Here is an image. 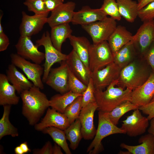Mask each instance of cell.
<instances>
[{
	"label": "cell",
	"mask_w": 154,
	"mask_h": 154,
	"mask_svg": "<svg viewBox=\"0 0 154 154\" xmlns=\"http://www.w3.org/2000/svg\"><path fill=\"white\" fill-rule=\"evenodd\" d=\"M39 88L33 85L20 94L22 101V113L29 124L35 125L49 106V100Z\"/></svg>",
	"instance_id": "obj_1"
},
{
	"label": "cell",
	"mask_w": 154,
	"mask_h": 154,
	"mask_svg": "<svg viewBox=\"0 0 154 154\" xmlns=\"http://www.w3.org/2000/svg\"><path fill=\"white\" fill-rule=\"evenodd\" d=\"M118 83V80L113 81L104 91L95 89L94 95L99 111L108 112L124 102L130 101L132 90L121 86L116 87Z\"/></svg>",
	"instance_id": "obj_2"
},
{
	"label": "cell",
	"mask_w": 154,
	"mask_h": 154,
	"mask_svg": "<svg viewBox=\"0 0 154 154\" xmlns=\"http://www.w3.org/2000/svg\"><path fill=\"white\" fill-rule=\"evenodd\" d=\"M136 59L121 69L118 79V85L132 90L145 82L153 72L147 62L143 63Z\"/></svg>",
	"instance_id": "obj_3"
},
{
	"label": "cell",
	"mask_w": 154,
	"mask_h": 154,
	"mask_svg": "<svg viewBox=\"0 0 154 154\" xmlns=\"http://www.w3.org/2000/svg\"><path fill=\"white\" fill-rule=\"evenodd\" d=\"M98 116V125L96 135L87 149L89 154H97L103 150L101 141L105 137L114 134H126L124 130L112 122L108 112L99 111Z\"/></svg>",
	"instance_id": "obj_4"
},
{
	"label": "cell",
	"mask_w": 154,
	"mask_h": 154,
	"mask_svg": "<svg viewBox=\"0 0 154 154\" xmlns=\"http://www.w3.org/2000/svg\"><path fill=\"white\" fill-rule=\"evenodd\" d=\"M36 45L38 47L43 46L44 49L45 62L42 80L45 82L52 65L56 62L66 61L67 55L62 53L54 46L48 31L44 33L41 38L36 41Z\"/></svg>",
	"instance_id": "obj_5"
},
{
	"label": "cell",
	"mask_w": 154,
	"mask_h": 154,
	"mask_svg": "<svg viewBox=\"0 0 154 154\" xmlns=\"http://www.w3.org/2000/svg\"><path fill=\"white\" fill-rule=\"evenodd\" d=\"M89 56V68L92 72L114 62L113 55L107 41L91 44Z\"/></svg>",
	"instance_id": "obj_6"
},
{
	"label": "cell",
	"mask_w": 154,
	"mask_h": 154,
	"mask_svg": "<svg viewBox=\"0 0 154 154\" xmlns=\"http://www.w3.org/2000/svg\"><path fill=\"white\" fill-rule=\"evenodd\" d=\"M116 21L107 17L102 20L81 26L90 36L93 44H96L107 41L117 26Z\"/></svg>",
	"instance_id": "obj_7"
},
{
	"label": "cell",
	"mask_w": 154,
	"mask_h": 154,
	"mask_svg": "<svg viewBox=\"0 0 154 154\" xmlns=\"http://www.w3.org/2000/svg\"><path fill=\"white\" fill-rule=\"evenodd\" d=\"M12 64L21 69L33 85L42 90L44 88L41 77L44 68L40 64L33 63L22 57L17 53L10 55Z\"/></svg>",
	"instance_id": "obj_8"
},
{
	"label": "cell",
	"mask_w": 154,
	"mask_h": 154,
	"mask_svg": "<svg viewBox=\"0 0 154 154\" xmlns=\"http://www.w3.org/2000/svg\"><path fill=\"white\" fill-rule=\"evenodd\" d=\"M131 40L138 56L143 58L154 41V19L143 22Z\"/></svg>",
	"instance_id": "obj_9"
},
{
	"label": "cell",
	"mask_w": 154,
	"mask_h": 154,
	"mask_svg": "<svg viewBox=\"0 0 154 154\" xmlns=\"http://www.w3.org/2000/svg\"><path fill=\"white\" fill-rule=\"evenodd\" d=\"M68 70L66 61H62L59 67L51 68L45 83L61 94L69 91L68 85Z\"/></svg>",
	"instance_id": "obj_10"
},
{
	"label": "cell",
	"mask_w": 154,
	"mask_h": 154,
	"mask_svg": "<svg viewBox=\"0 0 154 154\" xmlns=\"http://www.w3.org/2000/svg\"><path fill=\"white\" fill-rule=\"evenodd\" d=\"M121 69L114 62L104 68L92 72V78L95 89L103 90L117 80Z\"/></svg>",
	"instance_id": "obj_11"
},
{
	"label": "cell",
	"mask_w": 154,
	"mask_h": 154,
	"mask_svg": "<svg viewBox=\"0 0 154 154\" xmlns=\"http://www.w3.org/2000/svg\"><path fill=\"white\" fill-rule=\"evenodd\" d=\"M149 120L143 116L138 108L122 121L120 127L131 137H135L144 133L149 126Z\"/></svg>",
	"instance_id": "obj_12"
},
{
	"label": "cell",
	"mask_w": 154,
	"mask_h": 154,
	"mask_svg": "<svg viewBox=\"0 0 154 154\" xmlns=\"http://www.w3.org/2000/svg\"><path fill=\"white\" fill-rule=\"evenodd\" d=\"M15 46L17 54L26 60L40 64L45 59V54L38 50L31 37L20 36Z\"/></svg>",
	"instance_id": "obj_13"
},
{
	"label": "cell",
	"mask_w": 154,
	"mask_h": 154,
	"mask_svg": "<svg viewBox=\"0 0 154 154\" xmlns=\"http://www.w3.org/2000/svg\"><path fill=\"white\" fill-rule=\"evenodd\" d=\"M21 22L19 27L20 36L31 37L38 33L47 23L48 14L29 15L22 12Z\"/></svg>",
	"instance_id": "obj_14"
},
{
	"label": "cell",
	"mask_w": 154,
	"mask_h": 154,
	"mask_svg": "<svg viewBox=\"0 0 154 154\" xmlns=\"http://www.w3.org/2000/svg\"><path fill=\"white\" fill-rule=\"evenodd\" d=\"M98 108L96 101L91 102L82 107L78 118L81 124L82 137L85 140L92 139L96 135V130L94 123V112Z\"/></svg>",
	"instance_id": "obj_15"
},
{
	"label": "cell",
	"mask_w": 154,
	"mask_h": 154,
	"mask_svg": "<svg viewBox=\"0 0 154 154\" xmlns=\"http://www.w3.org/2000/svg\"><path fill=\"white\" fill-rule=\"evenodd\" d=\"M70 125L64 114L49 108L40 122L35 125V128L37 131H42L46 128L54 127L64 131Z\"/></svg>",
	"instance_id": "obj_16"
},
{
	"label": "cell",
	"mask_w": 154,
	"mask_h": 154,
	"mask_svg": "<svg viewBox=\"0 0 154 154\" xmlns=\"http://www.w3.org/2000/svg\"><path fill=\"white\" fill-rule=\"evenodd\" d=\"M75 7V3L71 1L61 4L51 11L50 16L48 17L47 23L51 28L71 22Z\"/></svg>",
	"instance_id": "obj_17"
},
{
	"label": "cell",
	"mask_w": 154,
	"mask_h": 154,
	"mask_svg": "<svg viewBox=\"0 0 154 154\" xmlns=\"http://www.w3.org/2000/svg\"><path fill=\"white\" fill-rule=\"evenodd\" d=\"M154 96V72L143 84L132 90L130 101L139 107L146 105Z\"/></svg>",
	"instance_id": "obj_18"
},
{
	"label": "cell",
	"mask_w": 154,
	"mask_h": 154,
	"mask_svg": "<svg viewBox=\"0 0 154 154\" xmlns=\"http://www.w3.org/2000/svg\"><path fill=\"white\" fill-rule=\"evenodd\" d=\"M107 17L100 8L93 9L85 6L78 11L74 12L71 23L73 25H87L102 20Z\"/></svg>",
	"instance_id": "obj_19"
},
{
	"label": "cell",
	"mask_w": 154,
	"mask_h": 154,
	"mask_svg": "<svg viewBox=\"0 0 154 154\" xmlns=\"http://www.w3.org/2000/svg\"><path fill=\"white\" fill-rule=\"evenodd\" d=\"M73 73L80 80L87 85L91 78L92 72L73 50L67 55L65 61Z\"/></svg>",
	"instance_id": "obj_20"
},
{
	"label": "cell",
	"mask_w": 154,
	"mask_h": 154,
	"mask_svg": "<svg viewBox=\"0 0 154 154\" xmlns=\"http://www.w3.org/2000/svg\"><path fill=\"white\" fill-rule=\"evenodd\" d=\"M133 35L126 27L117 26L107 41L114 56L120 49L131 41Z\"/></svg>",
	"instance_id": "obj_21"
},
{
	"label": "cell",
	"mask_w": 154,
	"mask_h": 154,
	"mask_svg": "<svg viewBox=\"0 0 154 154\" xmlns=\"http://www.w3.org/2000/svg\"><path fill=\"white\" fill-rule=\"evenodd\" d=\"M16 90L11 84L6 75L0 74V105H16L19 102L20 97L16 94Z\"/></svg>",
	"instance_id": "obj_22"
},
{
	"label": "cell",
	"mask_w": 154,
	"mask_h": 154,
	"mask_svg": "<svg viewBox=\"0 0 154 154\" xmlns=\"http://www.w3.org/2000/svg\"><path fill=\"white\" fill-rule=\"evenodd\" d=\"M6 72L8 80L19 94H21L23 91L29 89L33 85V83L12 63L8 66Z\"/></svg>",
	"instance_id": "obj_23"
},
{
	"label": "cell",
	"mask_w": 154,
	"mask_h": 154,
	"mask_svg": "<svg viewBox=\"0 0 154 154\" xmlns=\"http://www.w3.org/2000/svg\"><path fill=\"white\" fill-rule=\"evenodd\" d=\"M138 145L132 146L121 143L120 147L128 151V154H154V137L149 133L139 139Z\"/></svg>",
	"instance_id": "obj_24"
},
{
	"label": "cell",
	"mask_w": 154,
	"mask_h": 154,
	"mask_svg": "<svg viewBox=\"0 0 154 154\" xmlns=\"http://www.w3.org/2000/svg\"><path fill=\"white\" fill-rule=\"evenodd\" d=\"M73 50L84 63L89 68V53L91 44L88 40L84 37L71 35L68 38Z\"/></svg>",
	"instance_id": "obj_25"
},
{
	"label": "cell",
	"mask_w": 154,
	"mask_h": 154,
	"mask_svg": "<svg viewBox=\"0 0 154 154\" xmlns=\"http://www.w3.org/2000/svg\"><path fill=\"white\" fill-rule=\"evenodd\" d=\"M138 56L131 40L120 49L114 56V62L121 69Z\"/></svg>",
	"instance_id": "obj_26"
},
{
	"label": "cell",
	"mask_w": 154,
	"mask_h": 154,
	"mask_svg": "<svg viewBox=\"0 0 154 154\" xmlns=\"http://www.w3.org/2000/svg\"><path fill=\"white\" fill-rule=\"evenodd\" d=\"M72 32L69 23L61 24L51 28L50 37L54 46L61 52L62 44L72 35Z\"/></svg>",
	"instance_id": "obj_27"
},
{
	"label": "cell",
	"mask_w": 154,
	"mask_h": 154,
	"mask_svg": "<svg viewBox=\"0 0 154 154\" xmlns=\"http://www.w3.org/2000/svg\"><path fill=\"white\" fill-rule=\"evenodd\" d=\"M82 94H75L69 91L63 94H56L49 100V106L57 111L64 113L66 107L78 96Z\"/></svg>",
	"instance_id": "obj_28"
},
{
	"label": "cell",
	"mask_w": 154,
	"mask_h": 154,
	"mask_svg": "<svg viewBox=\"0 0 154 154\" xmlns=\"http://www.w3.org/2000/svg\"><path fill=\"white\" fill-rule=\"evenodd\" d=\"M119 13L127 21L133 22L138 17L137 2L132 0H116Z\"/></svg>",
	"instance_id": "obj_29"
},
{
	"label": "cell",
	"mask_w": 154,
	"mask_h": 154,
	"mask_svg": "<svg viewBox=\"0 0 154 154\" xmlns=\"http://www.w3.org/2000/svg\"><path fill=\"white\" fill-rule=\"evenodd\" d=\"M3 107V112L2 116L0 120V139L7 135L13 137L19 135L18 130L10 122L9 120V115L10 112L11 105H5Z\"/></svg>",
	"instance_id": "obj_30"
},
{
	"label": "cell",
	"mask_w": 154,
	"mask_h": 154,
	"mask_svg": "<svg viewBox=\"0 0 154 154\" xmlns=\"http://www.w3.org/2000/svg\"><path fill=\"white\" fill-rule=\"evenodd\" d=\"M65 132L67 139L70 143V147L73 150L78 147L82 137L81 131V124L78 118L65 129Z\"/></svg>",
	"instance_id": "obj_31"
},
{
	"label": "cell",
	"mask_w": 154,
	"mask_h": 154,
	"mask_svg": "<svg viewBox=\"0 0 154 154\" xmlns=\"http://www.w3.org/2000/svg\"><path fill=\"white\" fill-rule=\"evenodd\" d=\"M42 133L49 135L55 142L59 145L66 154H71L66 141V138L64 130L54 127L46 128Z\"/></svg>",
	"instance_id": "obj_32"
},
{
	"label": "cell",
	"mask_w": 154,
	"mask_h": 154,
	"mask_svg": "<svg viewBox=\"0 0 154 154\" xmlns=\"http://www.w3.org/2000/svg\"><path fill=\"white\" fill-rule=\"evenodd\" d=\"M138 108V106L130 101H127L108 112L109 117L112 122L117 125L119 119L124 114L130 111L135 110Z\"/></svg>",
	"instance_id": "obj_33"
},
{
	"label": "cell",
	"mask_w": 154,
	"mask_h": 154,
	"mask_svg": "<svg viewBox=\"0 0 154 154\" xmlns=\"http://www.w3.org/2000/svg\"><path fill=\"white\" fill-rule=\"evenodd\" d=\"M82 96L77 97L66 108L64 114L67 117L71 124L78 118L82 108Z\"/></svg>",
	"instance_id": "obj_34"
},
{
	"label": "cell",
	"mask_w": 154,
	"mask_h": 154,
	"mask_svg": "<svg viewBox=\"0 0 154 154\" xmlns=\"http://www.w3.org/2000/svg\"><path fill=\"white\" fill-rule=\"evenodd\" d=\"M100 9L106 15L116 20L120 21L121 19L116 0H104Z\"/></svg>",
	"instance_id": "obj_35"
},
{
	"label": "cell",
	"mask_w": 154,
	"mask_h": 154,
	"mask_svg": "<svg viewBox=\"0 0 154 154\" xmlns=\"http://www.w3.org/2000/svg\"><path fill=\"white\" fill-rule=\"evenodd\" d=\"M68 85L70 91L74 93L78 94H82L86 89L87 86V85L78 78L69 68Z\"/></svg>",
	"instance_id": "obj_36"
},
{
	"label": "cell",
	"mask_w": 154,
	"mask_h": 154,
	"mask_svg": "<svg viewBox=\"0 0 154 154\" xmlns=\"http://www.w3.org/2000/svg\"><path fill=\"white\" fill-rule=\"evenodd\" d=\"M23 4L27 6L28 11L37 15L48 14L43 0H25Z\"/></svg>",
	"instance_id": "obj_37"
},
{
	"label": "cell",
	"mask_w": 154,
	"mask_h": 154,
	"mask_svg": "<svg viewBox=\"0 0 154 154\" xmlns=\"http://www.w3.org/2000/svg\"><path fill=\"white\" fill-rule=\"evenodd\" d=\"M138 17L143 22L154 19V1L139 10Z\"/></svg>",
	"instance_id": "obj_38"
},
{
	"label": "cell",
	"mask_w": 154,
	"mask_h": 154,
	"mask_svg": "<svg viewBox=\"0 0 154 154\" xmlns=\"http://www.w3.org/2000/svg\"><path fill=\"white\" fill-rule=\"evenodd\" d=\"M95 90L92 80L91 78L86 89L82 94V107L86 106L91 102L96 101L94 95Z\"/></svg>",
	"instance_id": "obj_39"
},
{
	"label": "cell",
	"mask_w": 154,
	"mask_h": 154,
	"mask_svg": "<svg viewBox=\"0 0 154 154\" xmlns=\"http://www.w3.org/2000/svg\"><path fill=\"white\" fill-rule=\"evenodd\" d=\"M138 109L148 115L147 118L149 120L154 118V98L148 103L139 107Z\"/></svg>",
	"instance_id": "obj_40"
},
{
	"label": "cell",
	"mask_w": 154,
	"mask_h": 154,
	"mask_svg": "<svg viewBox=\"0 0 154 154\" xmlns=\"http://www.w3.org/2000/svg\"><path fill=\"white\" fill-rule=\"evenodd\" d=\"M143 58L154 72V41L145 53Z\"/></svg>",
	"instance_id": "obj_41"
},
{
	"label": "cell",
	"mask_w": 154,
	"mask_h": 154,
	"mask_svg": "<svg viewBox=\"0 0 154 154\" xmlns=\"http://www.w3.org/2000/svg\"><path fill=\"white\" fill-rule=\"evenodd\" d=\"M53 147L50 141L47 142L42 148L33 150L34 154H52Z\"/></svg>",
	"instance_id": "obj_42"
},
{
	"label": "cell",
	"mask_w": 154,
	"mask_h": 154,
	"mask_svg": "<svg viewBox=\"0 0 154 154\" xmlns=\"http://www.w3.org/2000/svg\"><path fill=\"white\" fill-rule=\"evenodd\" d=\"M48 11H52L63 3L64 0H43Z\"/></svg>",
	"instance_id": "obj_43"
},
{
	"label": "cell",
	"mask_w": 154,
	"mask_h": 154,
	"mask_svg": "<svg viewBox=\"0 0 154 154\" xmlns=\"http://www.w3.org/2000/svg\"><path fill=\"white\" fill-rule=\"evenodd\" d=\"M9 44V38L5 33L0 34V51L6 50Z\"/></svg>",
	"instance_id": "obj_44"
},
{
	"label": "cell",
	"mask_w": 154,
	"mask_h": 154,
	"mask_svg": "<svg viewBox=\"0 0 154 154\" xmlns=\"http://www.w3.org/2000/svg\"><path fill=\"white\" fill-rule=\"evenodd\" d=\"M138 10L144 7L149 3L154 1V0H137Z\"/></svg>",
	"instance_id": "obj_45"
},
{
	"label": "cell",
	"mask_w": 154,
	"mask_h": 154,
	"mask_svg": "<svg viewBox=\"0 0 154 154\" xmlns=\"http://www.w3.org/2000/svg\"><path fill=\"white\" fill-rule=\"evenodd\" d=\"M52 154H63L61 150L60 147L56 143H55L53 147Z\"/></svg>",
	"instance_id": "obj_46"
},
{
	"label": "cell",
	"mask_w": 154,
	"mask_h": 154,
	"mask_svg": "<svg viewBox=\"0 0 154 154\" xmlns=\"http://www.w3.org/2000/svg\"><path fill=\"white\" fill-rule=\"evenodd\" d=\"M20 146L22 149L24 153L31 151V149L29 148L27 142H25L21 143Z\"/></svg>",
	"instance_id": "obj_47"
},
{
	"label": "cell",
	"mask_w": 154,
	"mask_h": 154,
	"mask_svg": "<svg viewBox=\"0 0 154 154\" xmlns=\"http://www.w3.org/2000/svg\"><path fill=\"white\" fill-rule=\"evenodd\" d=\"M148 133L153 135L154 137V118L151 120L150 126L148 129Z\"/></svg>",
	"instance_id": "obj_48"
},
{
	"label": "cell",
	"mask_w": 154,
	"mask_h": 154,
	"mask_svg": "<svg viewBox=\"0 0 154 154\" xmlns=\"http://www.w3.org/2000/svg\"><path fill=\"white\" fill-rule=\"evenodd\" d=\"M15 153L16 154H23L24 153L20 146L16 147L14 149Z\"/></svg>",
	"instance_id": "obj_49"
},
{
	"label": "cell",
	"mask_w": 154,
	"mask_h": 154,
	"mask_svg": "<svg viewBox=\"0 0 154 154\" xmlns=\"http://www.w3.org/2000/svg\"><path fill=\"white\" fill-rule=\"evenodd\" d=\"M3 16V14L2 13H1L0 14V34H2V33H4L3 32V28L2 26V24H1V21L2 18V16Z\"/></svg>",
	"instance_id": "obj_50"
},
{
	"label": "cell",
	"mask_w": 154,
	"mask_h": 154,
	"mask_svg": "<svg viewBox=\"0 0 154 154\" xmlns=\"http://www.w3.org/2000/svg\"><path fill=\"white\" fill-rule=\"evenodd\" d=\"M154 98V97H153V98Z\"/></svg>",
	"instance_id": "obj_51"
}]
</instances>
